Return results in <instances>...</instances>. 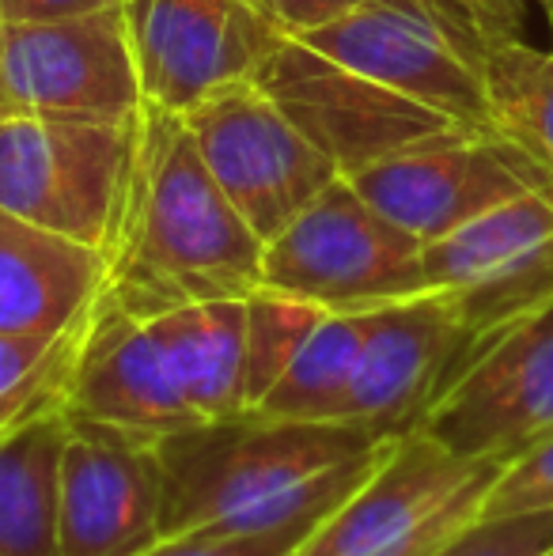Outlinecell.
<instances>
[{
	"label": "cell",
	"instance_id": "cell-1",
	"mask_svg": "<svg viewBox=\"0 0 553 556\" xmlns=\"http://www.w3.org/2000/svg\"><path fill=\"white\" fill-rule=\"evenodd\" d=\"M394 435L247 409L155 440L160 534L315 530L376 469Z\"/></svg>",
	"mask_w": 553,
	"mask_h": 556
},
{
	"label": "cell",
	"instance_id": "cell-6",
	"mask_svg": "<svg viewBox=\"0 0 553 556\" xmlns=\"http://www.w3.org/2000/svg\"><path fill=\"white\" fill-rule=\"evenodd\" d=\"M0 106L4 117L134 125L144 91L126 4L68 20L0 23Z\"/></svg>",
	"mask_w": 553,
	"mask_h": 556
},
{
	"label": "cell",
	"instance_id": "cell-25",
	"mask_svg": "<svg viewBox=\"0 0 553 556\" xmlns=\"http://www.w3.org/2000/svg\"><path fill=\"white\" fill-rule=\"evenodd\" d=\"M527 511H553V440L531 446L497 473L478 519Z\"/></svg>",
	"mask_w": 553,
	"mask_h": 556
},
{
	"label": "cell",
	"instance_id": "cell-17",
	"mask_svg": "<svg viewBox=\"0 0 553 556\" xmlns=\"http://www.w3.org/2000/svg\"><path fill=\"white\" fill-rule=\"evenodd\" d=\"M106 285V254L0 208V333L73 330Z\"/></svg>",
	"mask_w": 553,
	"mask_h": 556
},
{
	"label": "cell",
	"instance_id": "cell-23",
	"mask_svg": "<svg viewBox=\"0 0 553 556\" xmlns=\"http://www.w3.org/2000/svg\"><path fill=\"white\" fill-rule=\"evenodd\" d=\"M326 311L315 303L292 300V295L259 292L247 295V397L251 409L269 394V387L285 375Z\"/></svg>",
	"mask_w": 553,
	"mask_h": 556
},
{
	"label": "cell",
	"instance_id": "cell-10",
	"mask_svg": "<svg viewBox=\"0 0 553 556\" xmlns=\"http://www.w3.org/2000/svg\"><path fill=\"white\" fill-rule=\"evenodd\" d=\"M251 80L274 99L318 152L330 155L341 178L402 148H414L420 140L463 129L448 114L323 58L292 35H280L269 46Z\"/></svg>",
	"mask_w": 553,
	"mask_h": 556
},
{
	"label": "cell",
	"instance_id": "cell-24",
	"mask_svg": "<svg viewBox=\"0 0 553 556\" xmlns=\"http://www.w3.org/2000/svg\"><path fill=\"white\" fill-rule=\"evenodd\" d=\"M553 545V511L493 515L466 522L428 556H539Z\"/></svg>",
	"mask_w": 553,
	"mask_h": 556
},
{
	"label": "cell",
	"instance_id": "cell-20",
	"mask_svg": "<svg viewBox=\"0 0 553 556\" xmlns=\"http://www.w3.org/2000/svg\"><path fill=\"white\" fill-rule=\"evenodd\" d=\"M489 125L553 175V50L527 38H493L481 61Z\"/></svg>",
	"mask_w": 553,
	"mask_h": 556
},
{
	"label": "cell",
	"instance_id": "cell-18",
	"mask_svg": "<svg viewBox=\"0 0 553 556\" xmlns=\"http://www.w3.org/2000/svg\"><path fill=\"white\" fill-rule=\"evenodd\" d=\"M148 326L201 420L239 417L247 397V300H201L152 315Z\"/></svg>",
	"mask_w": 553,
	"mask_h": 556
},
{
	"label": "cell",
	"instance_id": "cell-15",
	"mask_svg": "<svg viewBox=\"0 0 553 556\" xmlns=\"http://www.w3.org/2000/svg\"><path fill=\"white\" fill-rule=\"evenodd\" d=\"M163 481L152 440L68 417L58 469L61 556H137L160 542Z\"/></svg>",
	"mask_w": 553,
	"mask_h": 556
},
{
	"label": "cell",
	"instance_id": "cell-3",
	"mask_svg": "<svg viewBox=\"0 0 553 556\" xmlns=\"http://www.w3.org/2000/svg\"><path fill=\"white\" fill-rule=\"evenodd\" d=\"M300 42L448 114L463 129L493 132L481 80L493 35L466 0H364L300 35Z\"/></svg>",
	"mask_w": 553,
	"mask_h": 556
},
{
	"label": "cell",
	"instance_id": "cell-26",
	"mask_svg": "<svg viewBox=\"0 0 553 556\" xmlns=\"http://www.w3.org/2000/svg\"><path fill=\"white\" fill-rule=\"evenodd\" d=\"M307 534V527L274 534H175L160 538L137 556H296Z\"/></svg>",
	"mask_w": 553,
	"mask_h": 556
},
{
	"label": "cell",
	"instance_id": "cell-31",
	"mask_svg": "<svg viewBox=\"0 0 553 556\" xmlns=\"http://www.w3.org/2000/svg\"><path fill=\"white\" fill-rule=\"evenodd\" d=\"M0 122H4V106H0Z\"/></svg>",
	"mask_w": 553,
	"mask_h": 556
},
{
	"label": "cell",
	"instance_id": "cell-8",
	"mask_svg": "<svg viewBox=\"0 0 553 556\" xmlns=\"http://www.w3.org/2000/svg\"><path fill=\"white\" fill-rule=\"evenodd\" d=\"M209 175L262 242L277 239L341 170L254 80L216 88L183 114Z\"/></svg>",
	"mask_w": 553,
	"mask_h": 556
},
{
	"label": "cell",
	"instance_id": "cell-32",
	"mask_svg": "<svg viewBox=\"0 0 553 556\" xmlns=\"http://www.w3.org/2000/svg\"><path fill=\"white\" fill-rule=\"evenodd\" d=\"M550 27H553V12H550Z\"/></svg>",
	"mask_w": 553,
	"mask_h": 556
},
{
	"label": "cell",
	"instance_id": "cell-21",
	"mask_svg": "<svg viewBox=\"0 0 553 556\" xmlns=\"http://www.w3.org/2000/svg\"><path fill=\"white\" fill-rule=\"evenodd\" d=\"M364 341V311L361 315H334L326 311L315 333L303 341L285 375L269 387V394L254 405L262 417L280 420H318V425H341L349 382L356 371Z\"/></svg>",
	"mask_w": 553,
	"mask_h": 556
},
{
	"label": "cell",
	"instance_id": "cell-13",
	"mask_svg": "<svg viewBox=\"0 0 553 556\" xmlns=\"http://www.w3.org/2000/svg\"><path fill=\"white\" fill-rule=\"evenodd\" d=\"M126 23L144 103L175 114L251 80L280 38L251 0H126Z\"/></svg>",
	"mask_w": 553,
	"mask_h": 556
},
{
	"label": "cell",
	"instance_id": "cell-2",
	"mask_svg": "<svg viewBox=\"0 0 553 556\" xmlns=\"http://www.w3.org/2000/svg\"><path fill=\"white\" fill-rule=\"evenodd\" d=\"M266 242L209 175L183 114L144 103L103 292L137 318L201 300H247L262 288Z\"/></svg>",
	"mask_w": 553,
	"mask_h": 556
},
{
	"label": "cell",
	"instance_id": "cell-11",
	"mask_svg": "<svg viewBox=\"0 0 553 556\" xmlns=\"http://www.w3.org/2000/svg\"><path fill=\"white\" fill-rule=\"evenodd\" d=\"M376 213L420 242H436L474 216L519 198L553 201V175L497 132L451 129L349 175Z\"/></svg>",
	"mask_w": 553,
	"mask_h": 556
},
{
	"label": "cell",
	"instance_id": "cell-28",
	"mask_svg": "<svg viewBox=\"0 0 553 556\" xmlns=\"http://www.w3.org/2000/svg\"><path fill=\"white\" fill-rule=\"evenodd\" d=\"M466 4L481 15L493 38H524L527 15L542 12L550 20L553 12V0H466Z\"/></svg>",
	"mask_w": 553,
	"mask_h": 556
},
{
	"label": "cell",
	"instance_id": "cell-12",
	"mask_svg": "<svg viewBox=\"0 0 553 556\" xmlns=\"http://www.w3.org/2000/svg\"><path fill=\"white\" fill-rule=\"evenodd\" d=\"M420 262L428 292L448 295L474 349L553 303V201L519 193L425 242Z\"/></svg>",
	"mask_w": 553,
	"mask_h": 556
},
{
	"label": "cell",
	"instance_id": "cell-30",
	"mask_svg": "<svg viewBox=\"0 0 553 556\" xmlns=\"http://www.w3.org/2000/svg\"><path fill=\"white\" fill-rule=\"evenodd\" d=\"M539 556H553V545H550V549H546V553H539Z\"/></svg>",
	"mask_w": 553,
	"mask_h": 556
},
{
	"label": "cell",
	"instance_id": "cell-29",
	"mask_svg": "<svg viewBox=\"0 0 553 556\" xmlns=\"http://www.w3.org/2000/svg\"><path fill=\"white\" fill-rule=\"evenodd\" d=\"M126 0H0V23H38V20H68V15L103 12Z\"/></svg>",
	"mask_w": 553,
	"mask_h": 556
},
{
	"label": "cell",
	"instance_id": "cell-9",
	"mask_svg": "<svg viewBox=\"0 0 553 556\" xmlns=\"http://www.w3.org/2000/svg\"><path fill=\"white\" fill-rule=\"evenodd\" d=\"M417 428L497 466L553 440V303L474 344Z\"/></svg>",
	"mask_w": 553,
	"mask_h": 556
},
{
	"label": "cell",
	"instance_id": "cell-16",
	"mask_svg": "<svg viewBox=\"0 0 553 556\" xmlns=\"http://www.w3.org/2000/svg\"><path fill=\"white\" fill-rule=\"evenodd\" d=\"M470 352L463 318L440 292L364 311V341L341 425L376 435L414 432Z\"/></svg>",
	"mask_w": 553,
	"mask_h": 556
},
{
	"label": "cell",
	"instance_id": "cell-27",
	"mask_svg": "<svg viewBox=\"0 0 553 556\" xmlns=\"http://www.w3.org/2000/svg\"><path fill=\"white\" fill-rule=\"evenodd\" d=\"M251 4L274 23L280 35L300 38V35H307V30L334 23L338 15L353 12L364 0H251Z\"/></svg>",
	"mask_w": 553,
	"mask_h": 556
},
{
	"label": "cell",
	"instance_id": "cell-4",
	"mask_svg": "<svg viewBox=\"0 0 553 556\" xmlns=\"http://www.w3.org/2000/svg\"><path fill=\"white\" fill-rule=\"evenodd\" d=\"M501 469L448 451L420 428L402 432L296 556H428L478 519Z\"/></svg>",
	"mask_w": 553,
	"mask_h": 556
},
{
	"label": "cell",
	"instance_id": "cell-14",
	"mask_svg": "<svg viewBox=\"0 0 553 556\" xmlns=\"http://www.w3.org/2000/svg\"><path fill=\"white\" fill-rule=\"evenodd\" d=\"M61 409L152 443L201 425L148 318L129 315L106 292H99L84 318Z\"/></svg>",
	"mask_w": 553,
	"mask_h": 556
},
{
	"label": "cell",
	"instance_id": "cell-22",
	"mask_svg": "<svg viewBox=\"0 0 553 556\" xmlns=\"http://www.w3.org/2000/svg\"><path fill=\"white\" fill-rule=\"evenodd\" d=\"M84 318L58 337L0 333V435L12 432L35 413L61 405V390H65Z\"/></svg>",
	"mask_w": 553,
	"mask_h": 556
},
{
	"label": "cell",
	"instance_id": "cell-5",
	"mask_svg": "<svg viewBox=\"0 0 553 556\" xmlns=\"http://www.w3.org/2000/svg\"><path fill=\"white\" fill-rule=\"evenodd\" d=\"M420 254L425 242L338 178L266 242L262 288L334 315H361L428 292Z\"/></svg>",
	"mask_w": 553,
	"mask_h": 556
},
{
	"label": "cell",
	"instance_id": "cell-19",
	"mask_svg": "<svg viewBox=\"0 0 553 556\" xmlns=\"http://www.w3.org/2000/svg\"><path fill=\"white\" fill-rule=\"evenodd\" d=\"M68 435L61 405L0 435V556H61L58 469Z\"/></svg>",
	"mask_w": 553,
	"mask_h": 556
},
{
	"label": "cell",
	"instance_id": "cell-7",
	"mask_svg": "<svg viewBox=\"0 0 553 556\" xmlns=\"http://www.w3.org/2000/svg\"><path fill=\"white\" fill-rule=\"evenodd\" d=\"M134 125L15 114L0 122V208L80 239L106 254L122 186L134 160Z\"/></svg>",
	"mask_w": 553,
	"mask_h": 556
}]
</instances>
